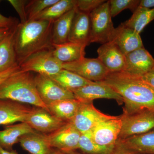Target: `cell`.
I'll return each mask as SVG.
<instances>
[{"mask_svg":"<svg viewBox=\"0 0 154 154\" xmlns=\"http://www.w3.org/2000/svg\"><path fill=\"white\" fill-rule=\"evenodd\" d=\"M100 82L107 85L122 97L124 113L140 110L154 111V88L141 78L133 76L122 71L109 73Z\"/></svg>","mask_w":154,"mask_h":154,"instance_id":"6da1fadb","label":"cell"},{"mask_svg":"<svg viewBox=\"0 0 154 154\" xmlns=\"http://www.w3.org/2000/svg\"><path fill=\"white\" fill-rule=\"evenodd\" d=\"M53 22L32 20L18 23L14 36V47L18 63L40 51L52 48Z\"/></svg>","mask_w":154,"mask_h":154,"instance_id":"7a4b0ae2","label":"cell"},{"mask_svg":"<svg viewBox=\"0 0 154 154\" xmlns=\"http://www.w3.org/2000/svg\"><path fill=\"white\" fill-rule=\"evenodd\" d=\"M0 99H9L42 107L48 111L39 97L35 76L31 72L19 70L0 84Z\"/></svg>","mask_w":154,"mask_h":154,"instance_id":"3957f363","label":"cell"},{"mask_svg":"<svg viewBox=\"0 0 154 154\" xmlns=\"http://www.w3.org/2000/svg\"><path fill=\"white\" fill-rule=\"evenodd\" d=\"M90 16L91 43L96 42L103 44L111 41L115 28L111 19L109 1H106L95 9Z\"/></svg>","mask_w":154,"mask_h":154,"instance_id":"277c9868","label":"cell"},{"mask_svg":"<svg viewBox=\"0 0 154 154\" xmlns=\"http://www.w3.org/2000/svg\"><path fill=\"white\" fill-rule=\"evenodd\" d=\"M62 65L54 55L51 48L31 54L19 64V66L22 71L35 72L51 77L63 69Z\"/></svg>","mask_w":154,"mask_h":154,"instance_id":"5b68a950","label":"cell"},{"mask_svg":"<svg viewBox=\"0 0 154 154\" xmlns=\"http://www.w3.org/2000/svg\"><path fill=\"white\" fill-rule=\"evenodd\" d=\"M122 128L118 140L143 134L154 130V111L147 109L121 116Z\"/></svg>","mask_w":154,"mask_h":154,"instance_id":"8992f818","label":"cell"},{"mask_svg":"<svg viewBox=\"0 0 154 154\" xmlns=\"http://www.w3.org/2000/svg\"><path fill=\"white\" fill-rule=\"evenodd\" d=\"M121 116H109L99 122L92 131L94 141L99 145L114 148L122 128Z\"/></svg>","mask_w":154,"mask_h":154,"instance_id":"52a82bcc","label":"cell"},{"mask_svg":"<svg viewBox=\"0 0 154 154\" xmlns=\"http://www.w3.org/2000/svg\"><path fill=\"white\" fill-rule=\"evenodd\" d=\"M62 68L73 72L86 79L94 82L103 81L109 73L98 58L85 57L74 62L63 63Z\"/></svg>","mask_w":154,"mask_h":154,"instance_id":"ba28073f","label":"cell"},{"mask_svg":"<svg viewBox=\"0 0 154 154\" xmlns=\"http://www.w3.org/2000/svg\"><path fill=\"white\" fill-rule=\"evenodd\" d=\"M81 134L70 122H68L54 132L46 135L51 148L66 153L79 149Z\"/></svg>","mask_w":154,"mask_h":154,"instance_id":"9c48e42d","label":"cell"},{"mask_svg":"<svg viewBox=\"0 0 154 154\" xmlns=\"http://www.w3.org/2000/svg\"><path fill=\"white\" fill-rule=\"evenodd\" d=\"M35 82L39 97L46 105L60 100L75 99L72 92L63 88L51 77L37 74Z\"/></svg>","mask_w":154,"mask_h":154,"instance_id":"30bf717a","label":"cell"},{"mask_svg":"<svg viewBox=\"0 0 154 154\" xmlns=\"http://www.w3.org/2000/svg\"><path fill=\"white\" fill-rule=\"evenodd\" d=\"M68 122L59 119L44 108L32 107L25 122L34 130L43 134L54 132Z\"/></svg>","mask_w":154,"mask_h":154,"instance_id":"8fae6325","label":"cell"},{"mask_svg":"<svg viewBox=\"0 0 154 154\" xmlns=\"http://www.w3.org/2000/svg\"><path fill=\"white\" fill-rule=\"evenodd\" d=\"M75 99L81 102H93L99 99H113L119 105L123 104L122 97L107 85L100 82L93 84L72 91Z\"/></svg>","mask_w":154,"mask_h":154,"instance_id":"7c38bea8","label":"cell"},{"mask_svg":"<svg viewBox=\"0 0 154 154\" xmlns=\"http://www.w3.org/2000/svg\"><path fill=\"white\" fill-rule=\"evenodd\" d=\"M154 65L153 57L143 47L125 55L123 72L133 76L142 78Z\"/></svg>","mask_w":154,"mask_h":154,"instance_id":"4fadbf2b","label":"cell"},{"mask_svg":"<svg viewBox=\"0 0 154 154\" xmlns=\"http://www.w3.org/2000/svg\"><path fill=\"white\" fill-rule=\"evenodd\" d=\"M108 115L100 112L93 102H81L74 117L70 122L81 133L92 130L96 124Z\"/></svg>","mask_w":154,"mask_h":154,"instance_id":"5bb4252c","label":"cell"},{"mask_svg":"<svg viewBox=\"0 0 154 154\" xmlns=\"http://www.w3.org/2000/svg\"><path fill=\"white\" fill-rule=\"evenodd\" d=\"M32 107L30 105L9 99H0V125L25 122Z\"/></svg>","mask_w":154,"mask_h":154,"instance_id":"9a60e30c","label":"cell"},{"mask_svg":"<svg viewBox=\"0 0 154 154\" xmlns=\"http://www.w3.org/2000/svg\"><path fill=\"white\" fill-rule=\"evenodd\" d=\"M99 60L109 73L118 72L124 70L125 55L112 42L102 44L97 50Z\"/></svg>","mask_w":154,"mask_h":154,"instance_id":"2e32d148","label":"cell"},{"mask_svg":"<svg viewBox=\"0 0 154 154\" xmlns=\"http://www.w3.org/2000/svg\"><path fill=\"white\" fill-rule=\"evenodd\" d=\"M113 42L125 55L143 47L140 34L122 23L115 28L113 38Z\"/></svg>","mask_w":154,"mask_h":154,"instance_id":"e0dca14e","label":"cell"},{"mask_svg":"<svg viewBox=\"0 0 154 154\" xmlns=\"http://www.w3.org/2000/svg\"><path fill=\"white\" fill-rule=\"evenodd\" d=\"M90 14L76 10L69 34L68 41L87 46L91 44Z\"/></svg>","mask_w":154,"mask_h":154,"instance_id":"ac0fdd59","label":"cell"},{"mask_svg":"<svg viewBox=\"0 0 154 154\" xmlns=\"http://www.w3.org/2000/svg\"><path fill=\"white\" fill-rule=\"evenodd\" d=\"M117 143L135 154H154V130L118 140Z\"/></svg>","mask_w":154,"mask_h":154,"instance_id":"d6986e66","label":"cell"},{"mask_svg":"<svg viewBox=\"0 0 154 154\" xmlns=\"http://www.w3.org/2000/svg\"><path fill=\"white\" fill-rule=\"evenodd\" d=\"M86 47L83 45L68 42L63 44H52V51L54 55L61 62L69 63L85 57Z\"/></svg>","mask_w":154,"mask_h":154,"instance_id":"ffe728a7","label":"cell"},{"mask_svg":"<svg viewBox=\"0 0 154 154\" xmlns=\"http://www.w3.org/2000/svg\"><path fill=\"white\" fill-rule=\"evenodd\" d=\"M19 143L23 149L30 154H48L51 149L46 134L36 131L23 135Z\"/></svg>","mask_w":154,"mask_h":154,"instance_id":"44dd1931","label":"cell"},{"mask_svg":"<svg viewBox=\"0 0 154 154\" xmlns=\"http://www.w3.org/2000/svg\"><path fill=\"white\" fill-rule=\"evenodd\" d=\"M34 131L25 122L6 125L3 130L0 131V147L11 150L14 145L19 143L21 137Z\"/></svg>","mask_w":154,"mask_h":154,"instance_id":"7402d4cb","label":"cell"},{"mask_svg":"<svg viewBox=\"0 0 154 154\" xmlns=\"http://www.w3.org/2000/svg\"><path fill=\"white\" fill-rule=\"evenodd\" d=\"M76 10V8L71 10L53 22L52 44H61L68 42L72 22Z\"/></svg>","mask_w":154,"mask_h":154,"instance_id":"603a6c76","label":"cell"},{"mask_svg":"<svg viewBox=\"0 0 154 154\" xmlns=\"http://www.w3.org/2000/svg\"><path fill=\"white\" fill-rule=\"evenodd\" d=\"M81 104L76 99H64L46 105L50 113L65 122H70L74 117Z\"/></svg>","mask_w":154,"mask_h":154,"instance_id":"cb8c5ba5","label":"cell"},{"mask_svg":"<svg viewBox=\"0 0 154 154\" xmlns=\"http://www.w3.org/2000/svg\"><path fill=\"white\" fill-rule=\"evenodd\" d=\"M16 26L0 44V73L18 63L14 47Z\"/></svg>","mask_w":154,"mask_h":154,"instance_id":"d4e9b609","label":"cell"},{"mask_svg":"<svg viewBox=\"0 0 154 154\" xmlns=\"http://www.w3.org/2000/svg\"><path fill=\"white\" fill-rule=\"evenodd\" d=\"M51 78L63 88L71 92L95 82L86 79L73 72L63 69Z\"/></svg>","mask_w":154,"mask_h":154,"instance_id":"484cf974","label":"cell"},{"mask_svg":"<svg viewBox=\"0 0 154 154\" xmlns=\"http://www.w3.org/2000/svg\"><path fill=\"white\" fill-rule=\"evenodd\" d=\"M76 0H59L38 14L33 20L54 22L65 14L76 8Z\"/></svg>","mask_w":154,"mask_h":154,"instance_id":"4316f807","label":"cell"},{"mask_svg":"<svg viewBox=\"0 0 154 154\" xmlns=\"http://www.w3.org/2000/svg\"><path fill=\"white\" fill-rule=\"evenodd\" d=\"M154 19V8L139 6L128 20L123 22L127 27L140 34L145 27Z\"/></svg>","mask_w":154,"mask_h":154,"instance_id":"83f0119b","label":"cell"},{"mask_svg":"<svg viewBox=\"0 0 154 154\" xmlns=\"http://www.w3.org/2000/svg\"><path fill=\"white\" fill-rule=\"evenodd\" d=\"M114 148L102 146L96 143L92 137V131L81 134L79 149L87 154H112Z\"/></svg>","mask_w":154,"mask_h":154,"instance_id":"f1b7e54d","label":"cell"},{"mask_svg":"<svg viewBox=\"0 0 154 154\" xmlns=\"http://www.w3.org/2000/svg\"><path fill=\"white\" fill-rule=\"evenodd\" d=\"M59 0H31L26 6L27 21L33 20L38 14Z\"/></svg>","mask_w":154,"mask_h":154,"instance_id":"f546056e","label":"cell"},{"mask_svg":"<svg viewBox=\"0 0 154 154\" xmlns=\"http://www.w3.org/2000/svg\"><path fill=\"white\" fill-rule=\"evenodd\" d=\"M140 2L139 0H110L109 4L111 17H116L126 9H129L133 13L139 6Z\"/></svg>","mask_w":154,"mask_h":154,"instance_id":"4dcf8cb0","label":"cell"},{"mask_svg":"<svg viewBox=\"0 0 154 154\" xmlns=\"http://www.w3.org/2000/svg\"><path fill=\"white\" fill-rule=\"evenodd\" d=\"M106 1L104 0H76V8L81 12L90 14Z\"/></svg>","mask_w":154,"mask_h":154,"instance_id":"1f68e13d","label":"cell"},{"mask_svg":"<svg viewBox=\"0 0 154 154\" xmlns=\"http://www.w3.org/2000/svg\"><path fill=\"white\" fill-rule=\"evenodd\" d=\"M14 8L20 17L21 23L27 22L26 13V6L28 1L26 0H9L8 1Z\"/></svg>","mask_w":154,"mask_h":154,"instance_id":"d6a6232c","label":"cell"},{"mask_svg":"<svg viewBox=\"0 0 154 154\" xmlns=\"http://www.w3.org/2000/svg\"><path fill=\"white\" fill-rule=\"evenodd\" d=\"M19 23L18 20L12 17H7L0 14V28H13Z\"/></svg>","mask_w":154,"mask_h":154,"instance_id":"836d02e7","label":"cell"},{"mask_svg":"<svg viewBox=\"0 0 154 154\" xmlns=\"http://www.w3.org/2000/svg\"><path fill=\"white\" fill-rule=\"evenodd\" d=\"M19 70H20V68L19 64L17 63L8 69L0 73V84Z\"/></svg>","mask_w":154,"mask_h":154,"instance_id":"e575fe53","label":"cell"},{"mask_svg":"<svg viewBox=\"0 0 154 154\" xmlns=\"http://www.w3.org/2000/svg\"><path fill=\"white\" fill-rule=\"evenodd\" d=\"M141 79L154 88V65L150 70L142 77Z\"/></svg>","mask_w":154,"mask_h":154,"instance_id":"d590c367","label":"cell"},{"mask_svg":"<svg viewBox=\"0 0 154 154\" xmlns=\"http://www.w3.org/2000/svg\"><path fill=\"white\" fill-rule=\"evenodd\" d=\"M112 154H135L116 142Z\"/></svg>","mask_w":154,"mask_h":154,"instance_id":"8d00e7d4","label":"cell"},{"mask_svg":"<svg viewBox=\"0 0 154 154\" xmlns=\"http://www.w3.org/2000/svg\"><path fill=\"white\" fill-rule=\"evenodd\" d=\"M13 28H0V44H1V42H2L3 40L5 39L6 36L8 35L9 33L11 32V30Z\"/></svg>","mask_w":154,"mask_h":154,"instance_id":"74e56055","label":"cell"},{"mask_svg":"<svg viewBox=\"0 0 154 154\" xmlns=\"http://www.w3.org/2000/svg\"><path fill=\"white\" fill-rule=\"evenodd\" d=\"M139 6L148 8H154V0H141Z\"/></svg>","mask_w":154,"mask_h":154,"instance_id":"f35d334b","label":"cell"},{"mask_svg":"<svg viewBox=\"0 0 154 154\" xmlns=\"http://www.w3.org/2000/svg\"><path fill=\"white\" fill-rule=\"evenodd\" d=\"M0 154H18V153L17 151L15 150H7L0 147Z\"/></svg>","mask_w":154,"mask_h":154,"instance_id":"ab89813d","label":"cell"},{"mask_svg":"<svg viewBox=\"0 0 154 154\" xmlns=\"http://www.w3.org/2000/svg\"><path fill=\"white\" fill-rule=\"evenodd\" d=\"M48 154H64L62 152L60 151L57 149L51 148Z\"/></svg>","mask_w":154,"mask_h":154,"instance_id":"60d3db41","label":"cell"},{"mask_svg":"<svg viewBox=\"0 0 154 154\" xmlns=\"http://www.w3.org/2000/svg\"><path fill=\"white\" fill-rule=\"evenodd\" d=\"M64 154H84L81 153L77 152L76 151H73L63 153Z\"/></svg>","mask_w":154,"mask_h":154,"instance_id":"b9f144b4","label":"cell"}]
</instances>
